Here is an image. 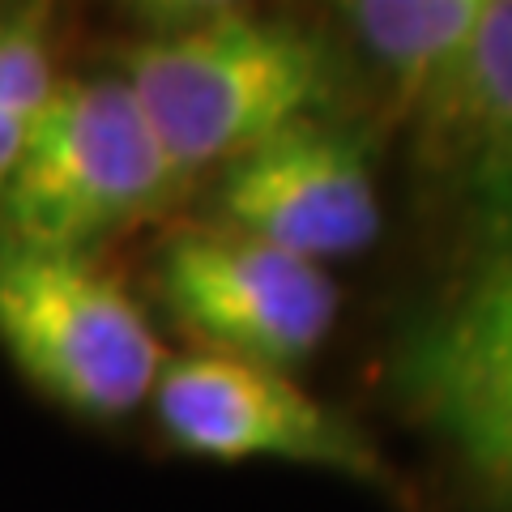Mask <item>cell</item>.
I'll return each mask as SVG.
<instances>
[{
    "label": "cell",
    "mask_w": 512,
    "mask_h": 512,
    "mask_svg": "<svg viewBox=\"0 0 512 512\" xmlns=\"http://www.w3.org/2000/svg\"><path fill=\"white\" fill-rule=\"evenodd\" d=\"M218 227L299 261L359 256L380 235V197L359 133L320 111L282 124L218 167Z\"/></svg>",
    "instance_id": "7"
},
{
    "label": "cell",
    "mask_w": 512,
    "mask_h": 512,
    "mask_svg": "<svg viewBox=\"0 0 512 512\" xmlns=\"http://www.w3.org/2000/svg\"><path fill=\"white\" fill-rule=\"evenodd\" d=\"M483 9L487 0H355L338 13L397 111L440 146Z\"/></svg>",
    "instance_id": "8"
},
{
    "label": "cell",
    "mask_w": 512,
    "mask_h": 512,
    "mask_svg": "<svg viewBox=\"0 0 512 512\" xmlns=\"http://www.w3.org/2000/svg\"><path fill=\"white\" fill-rule=\"evenodd\" d=\"M26 120L18 116H9V111H0V188L9 184V175L13 167H18V158H22V146H26Z\"/></svg>",
    "instance_id": "11"
},
{
    "label": "cell",
    "mask_w": 512,
    "mask_h": 512,
    "mask_svg": "<svg viewBox=\"0 0 512 512\" xmlns=\"http://www.w3.org/2000/svg\"><path fill=\"white\" fill-rule=\"evenodd\" d=\"M0 350L82 419L133 414L167 363L146 312L94 256L13 239H0Z\"/></svg>",
    "instance_id": "4"
},
{
    "label": "cell",
    "mask_w": 512,
    "mask_h": 512,
    "mask_svg": "<svg viewBox=\"0 0 512 512\" xmlns=\"http://www.w3.org/2000/svg\"><path fill=\"white\" fill-rule=\"evenodd\" d=\"M124 86L184 180L252 150L325 99L329 60L303 26L210 9L120 52Z\"/></svg>",
    "instance_id": "1"
},
{
    "label": "cell",
    "mask_w": 512,
    "mask_h": 512,
    "mask_svg": "<svg viewBox=\"0 0 512 512\" xmlns=\"http://www.w3.org/2000/svg\"><path fill=\"white\" fill-rule=\"evenodd\" d=\"M154 410L167 440L192 457L286 461L367 487L393 483L376 444L278 367L210 350L175 355L154 384Z\"/></svg>",
    "instance_id": "5"
},
{
    "label": "cell",
    "mask_w": 512,
    "mask_h": 512,
    "mask_svg": "<svg viewBox=\"0 0 512 512\" xmlns=\"http://www.w3.org/2000/svg\"><path fill=\"white\" fill-rule=\"evenodd\" d=\"M389 380L474 483L512 508V184L483 188L453 269L393 346Z\"/></svg>",
    "instance_id": "2"
},
{
    "label": "cell",
    "mask_w": 512,
    "mask_h": 512,
    "mask_svg": "<svg viewBox=\"0 0 512 512\" xmlns=\"http://www.w3.org/2000/svg\"><path fill=\"white\" fill-rule=\"evenodd\" d=\"M184 184L120 73L60 77L0 188V239L90 256L163 214Z\"/></svg>",
    "instance_id": "3"
},
{
    "label": "cell",
    "mask_w": 512,
    "mask_h": 512,
    "mask_svg": "<svg viewBox=\"0 0 512 512\" xmlns=\"http://www.w3.org/2000/svg\"><path fill=\"white\" fill-rule=\"evenodd\" d=\"M158 286L171 316L210 355L291 376L329 342L338 286L325 265L227 227L184 231L163 248Z\"/></svg>",
    "instance_id": "6"
},
{
    "label": "cell",
    "mask_w": 512,
    "mask_h": 512,
    "mask_svg": "<svg viewBox=\"0 0 512 512\" xmlns=\"http://www.w3.org/2000/svg\"><path fill=\"white\" fill-rule=\"evenodd\" d=\"M56 86L52 13L43 5H0V111L30 124Z\"/></svg>",
    "instance_id": "10"
},
{
    "label": "cell",
    "mask_w": 512,
    "mask_h": 512,
    "mask_svg": "<svg viewBox=\"0 0 512 512\" xmlns=\"http://www.w3.org/2000/svg\"><path fill=\"white\" fill-rule=\"evenodd\" d=\"M440 146L466 158L478 188L512 184V0H487Z\"/></svg>",
    "instance_id": "9"
}]
</instances>
